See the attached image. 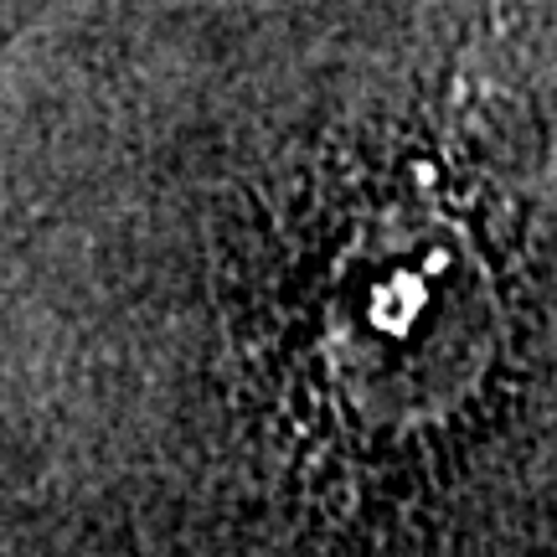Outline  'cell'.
Listing matches in <instances>:
<instances>
[{
    "label": "cell",
    "mask_w": 557,
    "mask_h": 557,
    "mask_svg": "<svg viewBox=\"0 0 557 557\" xmlns=\"http://www.w3.org/2000/svg\"><path fill=\"white\" fill-rule=\"evenodd\" d=\"M325 357L361 418L413 429L475 398L496 357L491 278L449 222H382L325 299Z\"/></svg>",
    "instance_id": "6da1fadb"
}]
</instances>
